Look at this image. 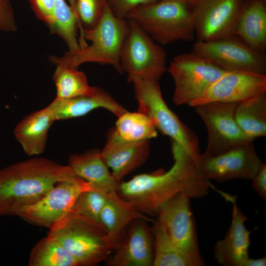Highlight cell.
<instances>
[{
	"mask_svg": "<svg viewBox=\"0 0 266 266\" xmlns=\"http://www.w3.org/2000/svg\"><path fill=\"white\" fill-rule=\"evenodd\" d=\"M55 121L46 107L28 115L17 124L14 134L26 154L32 156L44 152L48 132Z\"/></svg>",
	"mask_w": 266,
	"mask_h": 266,
	"instance_id": "cell-22",
	"label": "cell"
},
{
	"mask_svg": "<svg viewBox=\"0 0 266 266\" xmlns=\"http://www.w3.org/2000/svg\"><path fill=\"white\" fill-rule=\"evenodd\" d=\"M151 231L154 238V266H195L193 262L173 243L157 221Z\"/></svg>",
	"mask_w": 266,
	"mask_h": 266,
	"instance_id": "cell-27",
	"label": "cell"
},
{
	"mask_svg": "<svg viewBox=\"0 0 266 266\" xmlns=\"http://www.w3.org/2000/svg\"><path fill=\"white\" fill-rule=\"evenodd\" d=\"M29 266H77L69 252L59 242L47 235L33 248Z\"/></svg>",
	"mask_w": 266,
	"mask_h": 266,
	"instance_id": "cell-26",
	"label": "cell"
},
{
	"mask_svg": "<svg viewBox=\"0 0 266 266\" xmlns=\"http://www.w3.org/2000/svg\"><path fill=\"white\" fill-rule=\"evenodd\" d=\"M234 117L250 140L266 135V93L236 104Z\"/></svg>",
	"mask_w": 266,
	"mask_h": 266,
	"instance_id": "cell-25",
	"label": "cell"
},
{
	"mask_svg": "<svg viewBox=\"0 0 266 266\" xmlns=\"http://www.w3.org/2000/svg\"><path fill=\"white\" fill-rule=\"evenodd\" d=\"M266 265V257L258 259L247 258L242 266H265Z\"/></svg>",
	"mask_w": 266,
	"mask_h": 266,
	"instance_id": "cell-36",
	"label": "cell"
},
{
	"mask_svg": "<svg viewBox=\"0 0 266 266\" xmlns=\"http://www.w3.org/2000/svg\"><path fill=\"white\" fill-rule=\"evenodd\" d=\"M47 107L55 120L79 117L99 108H104L117 117L128 111L108 93L95 86L86 95L69 99L56 98Z\"/></svg>",
	"mask_w": 266,
	"mask_h": 266,
	"instance_id": "cell-19",
	"label": "cell"
},
{
	"mask_svg": "<svg viewBox=\"0 0 266 266\" xmlns=\"http://www.w3.org/2000/svg\"><path fill=\"white\" fill-rule=\"evenodd\" d=\"M252 187L260 197L266 198V165L264 164L260 170L251 180Z\"/></svg>",
	"mask_w": 266,
	"mask_h": 266,
	"instance_id": "cell-35",
	"label": "cell"
},
{
	"mask_svg": "<svg viewBox=\"0 0 266 266\" xmlns=\"http://www.w3.org/2000/svg\"><path fill=\"white\" fill-rule=\"evenodd\" d=\"M48 26L53 33L65 40L69 52L88 45L83 38L84 27L65 0H57L53 17Z\"/></svg>",
	"mask_w": 266,
	"mask_h": 266,
	"instance_id": "cell-24",
	"label": "cell"
},
{
	"mask_svg": "<svg viewBox=\"0 0 266 266\" xmlns=\"http://www.w3.org/2000/svg\"><path fill=\"white\" fill-rule=\"evenodd\" d=\"M69 3V5L71 7V8L73 9V10L74 11V12H75L76 15L77 16L76 14V12H75V0H68ZM78 18V17H77ZM80 21V20H79Z\"/></svg>",
	"mask_w": 266,
	"mask_h": 266,
	"instance_id": "cell-37",
	"label": "cell"
},
{
	"mask_svg": "<svg viewBox=\"0 0 266 266\" xmlns=\"http://www.w3.org/2000/svg\"><path fill=\"white\" fill-rule=\"evenodd\" d=\"M171 142L174 163L168 170L161 168L137 175L127 181H121L116 190L145 215H156L159 208L178 193L190 198L202 197L212 186L201 175L195 160L179 144Z\"/></svg>",
	"mask_w": 266,
	"mask_h": 266,
	"instance_id": "cell-1",
	"label": "cell"
},
{
	"mask_svg": "<svg viewBox=\"0 0 266 266\" xmlns=\"http://www.w3.org/2000/svg\"><path fill=\"white\" fill-rule=\"evenodd\" d=\"M106 2V0H75V11L84 28L90 29L96 25Z\"/></svg>",
	"mask_w": 266,
	"mask_h": 266,
	"instance_id": "cell-31",
	"label": "cell"
},
{
	"mask_svg": "<svg viewBox=\"0 0 266 266\" xmlns=\"http://www.w3.org/2000/svg\"><path fill=\"white\" fill-rule=\"evenodd\" d=\"M149 141L127 140L119 135L115 127L109 130L100 154L118 181L146 162L150 154Z\"/></svg>",
	"mask_w": 266,
	"mask_h": 266,
	"instance_id": "cell-16",
	"label": "cell"
},
{
	"mask_svg": "<svg viewBox=\"0 0 266 266\" xmlns=\"http://www.w3.org/2000/svg\"><path fill=\"white\" fill-rule=\"evenodd\" d=\"M133 86L138 111L147 116L157 130L182 146L197 163L201 156L197 135L168 107L159 81L134 79Z\"/></svg>",
	"mask_w": 266,
	"mask_h": 266,
	"instance_id": "cell-5",
	"label": "cell"
},
{
	"mask_svg": "<svg viewBox=\"0 0 266 266\" xmlns=\"http://www.w3.org/2000/svg\"><path fill=\"white\" fill-rule=\"evenodd\" d=\"M100 218L106 234L117 246L125 229L129 223L138 219L147 222L152 221L139 210L132 201L121 197L116 191L108 194Z\"/></svg>",
	"mask_w": 266,
	"mask_h": 266,
	"instance_id": "cell-21",
	"label": "cell"
},
{
	"mask_svg": "<svg viewBox=\"0 0 266 266\" xmlns=\"http://www.w3.org/2000/svg\"><path fill=\"white\" fill-rule=\"evenodd\" d=\"M234 36L253 49L265 53L266 0H251L244 4L236 25Z\"/></svg>",
	"mask_w": 266,
	"mask_h": 266,
	"instance_id": "cell-23",
	"label": "cell"
},
{
	"mask_svg": "<svg viewBox=\"0 0 266 266\" xmlns=\"http://www.w3.org/2000/svg\"><path fill=\"white\" fill-rule=\"evenodd\" d=\"M167 70L174 82L172 99L178 106L200 98L226 71L192 52L175 57Z\"/></svg>",
	"mask_w": 266,
	"mask_h": 266,
	"instance_id": "cell-8",
	"label": "cell"
},
{
	"mask_svg": "<svg viewBox=\"0 0 266 266\" xmlns=\"http://www.w3.org/2000/svg\"><path fill=\"white\" fill-rule=\"evenodd\" d=\"M190 199L183 193L176 194L159 208L157 221L195 266H201L205 264L199 250Z\"/></svg>",
	"mask_w": 266,
	"mask_h": 266,
	"instance_id": "cell-10",
	"label": "cell"
},
{
	"mask_svg": "<svg viewBox=\"0 0 266 266\" xmlns=\"http://www.w3.org/2000/svg\"><path fill=\"white\" fill-rule=\"evenodd\" d=\"M192 1L161 0L134 8L125 19L135 22L159 44L192 41L195 36Z\"/></svg>",
	"mask_w": 266,
	"mask_h": 266,
	"instance_id": "cell-4",
	"label": "cell"
},
{
	"mask_svg": "<svg viewBox=\"0 0 266 266\" xmlns=\"http://www.w3.org/2000/svg\"><path fill=\"white\" fill-rule=\"evenodd\" d=\"M264 164L251 142L216 156L201 154L197 166L205 179L222 182L235 179L252 180Z\"/></svg>",
	"mask_w": 266,
	"mask_h": 266,
	"instance_id": "cell-14",
	"label": "cell"
},
{
	"mask_svg": "<svg viewBox=\"0 0 266 266\" xmlns=\"http://www.w3.org/2000/svg\"><path fill=\"white\" fill-rule=\"evenodd\" d=\"M115 129L119 135L129 141L149 140L157 136V131L151 120L140 112L127 111L119 117Z\"/></svg>",
	"mask_w": 266,
	"mask_h": 266,
	"instance_id": "cell-28",
	"label": "cell"
},
{
	"mask_svg": "<svg viewBox=\"0 0 266 266\" xmlns=\"http://www.w3.org/2000/svg\"><path fill=\"white\" fill-rule=\"evenodd\" d=\"M243 0H193L192 15L197 41H212L234 36Z\"/></svg>",
	"mask_w": 266,
	"mask_h": 266,
	"instance_id": "cell-11",
	"label": "cell"
},
{
	"mask_svg": "<svg viewBox=\"0 0 266 266\" xmlns=\"http://www.w3.org/2000/svg\"><path fill=\"white\" fill-rule=\"evenodd\" d=\"M0 30L6 32L17 30L14 12L9 0H0Z\"/></svg>",
	"mask_w": 266,
	"mask_h": 266,
	"instance_id": "cell-33",
	"label": "cell"
},
{
	"mask_svg": "<svg viewBox=\"0 0 266 266\" xmlns=\"http://www.w3.org/2000/svg\"><path fill=\"white\" fill-rule=\"evenodd\" d=\"M129 29L128 21L117 17L107 3L102 15L92 29H84L83 38L91 44L73 52L68 51L60 57H49L52 63L73 69L86 63L110 65L120 73L123 71L120 53Z\"/></svg>",
	"mask_w": 266,
	"mask_h": 266,
	"instance_id": "cell-3",
	"label": "cell"
},
{
	"mask_svg": "<svg viewBox=\"0 0 266 266\" xmlns=\"http://www.w3.org/2000/svg\"><path fill=\"white\" fill-rule=\"evenodd\" d=\"M49 229L47 235L66 248L78 266H93L106 261L117 247L106 233L71 214Z\"/></svg>",
	"mask_w": 266,
	"mask_h": 266,
	"instance_id": "cell-6",
	"label": "cell"
},
{
	"mask_svg": "<svg viewBox=\"0 0 266 266\" xmlns=\"http://www.w3.org/2000/svg\"><path fill=\"white\" fill-rule=\"evenodd\" d=\"M107 195L94 190L83 191L77 197L71 215L106 233L100 216Z\"/></svg>",
	"mask_w": 266,
	"mask_h": 266,
	"instance_id": "cell-29",
	"label": "cell"
},
{
	"mask_svg": "<svg viewBox=\"0 0 266 266\" xmlns=\"http://www.w3.org/2000/svg\"><path fill=\"white\" fill-rule=\"evenodd\" d=\"M68 166L75 175L88 182L94 190L108 194L116 191L120 182L109 170L100 151L97 149L71 155Z\"/></svg>",
	"mask_w": 266,
	"mask_h": 266,
	"instance_id": "cell-20",
	"label": "cell"
},
{
	"mask_svg": "<svg viewBox=\"0 0 266 266\" xmlns=\"http://www.w3.org/2000/svg\"><path fill=\"white\" fill-rule=\"evenodd\" d=\"M57 65L53 76L56 87V98L69 99L88 94L93 90L94 87L89 85L83 72L62 65Z\"/></svg>",
	"mask_w": 266,
	"mask_h": 266,
	"instance_id": "cell-30",
	"label": "cell"
},
{
	"mask_svg": "<svg viewBox=\"0 0 266 266\" xmlns=\"http://www.w3.org/2000/svg\"><path fill=\"white\" fill-rule=\"evenodd\" d=\"M127 20L129 29L120 56L123 72L130 83L134 79L159 81L166 70L165 50L135 22Z\"/></svg>",
	"mask_w": 266,
	"mask_h": 266,
	"instance_id": "cell-7",
	"label": "cell"
},
{
	"mask_svg": "<svg viewBox=\"0 0 266 266\" xmlns=\"http://www.w3.org/2000/svg\"><path fill=\"white\" fill-rule=\"evenodd\" d=\"M77 177L70 167L35 157L0 169V216H17L58 183Z\"/></svg>",
	"mask_w": 266,
	"mask_h": 266,
	"instance_id": "cell-2",
	"label": "cell"
},
{
	"mask_svg": "<svg viewBox=\"0 0 266 266\" xmlns=\"http://www.w3.org/2000/svg\"><path fill=\"white\" fill-rule=\"evenodd\" d=\"M88 190L93 189L78 176L59 182L38 201L22 209L17 216L33 225L50 229L71 214L77 197Z\"/></svg>",
	"mask_w": 266,
	"mask_h": 266,
	"instance_id": "cell-12",
	"label": "cell"
},
{
	"mask_svg": "<svg viewBox=\"0 0 266 266\" xmlns=\"http://www.w3.org/2000/svg\"><path fill=\"white\" fill-rule=\"evenodd\" d=\"M237 103L209 102L195 107L207 131V143L202 155H218L253 142L244 133L234 117Z\"/></svg>",
	"mask_w": 266,
	"mask_h": 266,
	"instance_id": "cell-9",
	"label": "cell"
},
{
	"mask_svg": "<svg viewBox=\"0 0 266 266\" xmlns=\"http://www.w3.org/2000/svg\"><path fill=\"white\" fill-rule=\"evenodd\" d=\"M32 9L40 20L49 26L51 23L57 0H30Z\"/></svg>",
	"mask_w": 266,
	"mask_h": 266,
	"instance_id": "cell-34",
	"label": "cell"
},
{
	"mask_svg": "<svg viewBox=\"0 0 266 266\" xmlns=\"http://www.w3.org/2000/svg\"><path fill=\"white\" fill-rule=\"evenodd\" d=\"M233 204L232 220L225 237L218 241L214 247V257L224 266H242L248 258L250 232L244 223L247 217L237 206L235 199L227 196Z\"/></svg>",
	"mask_w": 266,
	"mask_h": 266,
	"instance_id": "cell-18",
	"label": "cell"
},
{
	"mask_svg": "<svg viewBox=\"0 0 266 266\" xmlns=\"http://www.w3.org/2000/svg\"><path fill=\"white\" fill-rule=\"evenodd\" d=\"M120 241L114 255L107 260L110 266H151L154 259V242L145 221L138 219Z\"/></svg>",
	"mask_w": 266,
	"mask_h": 266,
	"instance_id": "cell-17",
	"label": "cell"
},
{
	"mask_svg": "<svg viewBox=\"0 0 266 266\" xmlns=\"http://www.w3.org/2000/svg\"><path fill=\"white\" fill-rule=\"evenodd\" d=\"M191 52L227 71L266 74L265 53L253 49L235 36L212 41H197Z\"/></svg>",
	"mask_w": 266,
	"mask_h": 266,
	"instance_id": "cell-13",
	"label": "cell"
},
{
	"mask_svg": "<svg viewBox=\"0 0 266 266\" xmlns=\"http://www.w3.org/2000/svg\"><path fill=\"white\" fill-rule=\"evenodd\" d=\"M266 93V75L244 71H226L192 107L213 102L238 103Z\"/></svg>",
	"mask_w": 266,
	"mask_h": 266,
	"instance_id": "cell-15",
	"label": "cell"
},
{
	"mask_svg": "<svg viewBox=\"0 0 266 266\" xmlns=\"http://www.w3.org/2000/svg\"><path fill=\"white\" fill-rule=\"evenodd\" d=\"M160 0H106V1L117 17L125 19L127 14L134 8Z\"/></svg>",
	"mask_w": 266,
	"mask_h": 266,
	"instance_id": "cell-32",
	"label": "cell"
}]
</instances>
